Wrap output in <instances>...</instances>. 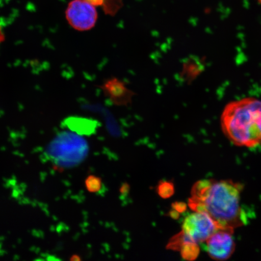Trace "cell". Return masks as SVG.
<instances>
[{
    "label": "cell",
    "mask_w": 261,
    "mask_h": 261,
    "mask_svg": "<svg viewBox=\"0 0 261 261\" xmlns=\"http://www.w3.org/2000/svg\"><path fill=\"white\" fill-rule=\"evenodd\" d=\"M179 251L181 252L182 258L187 260H193L198 256L200 247L197 243H185Z\"/></svg>",
    "instance_id": "obj_8"
},
{
    "label": "cell",
    "mask_w": 261,
    "mask_h": 261,
    "mask_svg": "<svg viewBox=\"0 0 261 261\" xmlns=\"http://www.w3.org/2000/svg\"><path fill=\"white\" fill-rule=\"evenodd\" d=\"M86 1L94 6H102L104 4V0H86Z\"/></svg>",
    "instance_id": "obj_13"
},
{
    "label": "cell",
    "mask_w": 261,
    "mask_h": 261,
    "mask_svg": "<svg viewBox=\"0 0 261 261\" xmlns=\"http://www.w3.org/2000/svg\"><path fill=\"white\" fill-rule=\"evenodd\" d=\"M243 189L242 185L227 179H201L192 189L189 207L207 214L220 228L234 230L247 222L241 200Z\"/></svg>",
    "instance_id": "obj_1"
},
{
    "label": "cell",
    "mask_w": 261,
    "mask_h": 261,
    "mask_svg": "<svg viewBox=\"0 0 261 261\" xmlns=\"http://www.w3.org/2000/svg\"><path fill=\"white\" fill-rule=\"evenodd\" d=\"M156 191L162 198H169L174 194L175 188L173 182L168 181H163L160 182L156 188Z\"/></svg>",
    "instance_id": "obj_9"
},
{
    "label": "cell",
    "mask_w": 261,
    "mask_h": 261,
    "mask_svg": "<svg viewBox=\"0 0 261 261\" xmlns=\"http://www.w3.org/2000/svg\"><path fill=\"white\" fill-rule=\"evenodd\" d=\"M169 215L173 219L177 220L179 217V213L178 212L173 210L169 212Z\"/></svg>",
    "instance_id": "obj_14"
},
{
    "label": "cell",
    "mask_w": 261,
    "mask_h": 261,
    "mask_svg": "<svg viewBox=\"0 0 261 261\" xmlns=\"http://www.w3.org/2000/svg\"><path fill=\"white\" fill-rule=\"evenodd\" d=\"M233 233V229L218 228L205 241V249L212 259L226 260L232 255L236 250Z\"/></svg>",
    "instance_id": "obj_6"
},
{
    "label": "cell",
    "mask_w": 261,
    "mask_h": 261,
    "mask_svg": "<svg viewBox=\"0 0 261 261\" xmlns=\"http://www.w3.org/2000/svg\"><path fill=\"white\" fill-rule=\"evenodd\" d=\"M86 185L88 191L96 193L102 189V180L96 176L90 175L86 179Z\"/></svg>",
    "instance_id": "obj_10"
},
{
    "label": "cell",
    "mask_w": 261,
    "mask_h": 261,
    "mask_svg": "<svg viewBox=\"0 0 261 261\" xmlns=\"http://www.w3.org/2000/svg\"><path fill=\"white\" fill-rule=\"evenodd\" d=\"M88 151L87 142L80 135L64 132L52 140L45 154L58 167L69 168L83 162L86 158Z\"/></svg>",
    "instance_id": "obj_3"
},
{
    "label": "cell",
    "mask_w": 261,
    "mask_h": 261,
    "mask_svg": "<svg viewBox=\"0 0 261 261\" xmlns=\"http://www.w3.org/2000/svg\"><path fill=\"white\" fill-rule=\"evenodd\" d=\"M257 2H258L260 3V4H261V0H257Z\"/></svg>",
    "instance_id": "obj_17"
},
{
    "label": "cell",
    "mask_w": 261,
    "mask_h": 261,
    "mask_svg": "<svg viewBox=\"0 0 261 261\" xmlns=\"http://www.w3.org/2000/svg\"><path fill=\"white\" fill-rule=\"evenodd\" d=\"M71 260H80V259L79 258V257H78L77 256H73L72 257V258L71 259Z\"/></svg>",
    "instance_id": "obj_16"
},
{
    "label": "cell",
    "mask_w": 261,
    "mask_h": 261,
    "mask_svg": "<svg viewBox=\"0 0 261 261\" xmlns=\"http://www.w3.org/2000/svg\"><path fill=\"white\" fill-rule=\"evenodd\" d=\"M173 210L178 212V213H184L186 210H187V205L184 203H181V202H175L172 205Z\"/></svg>",
    "instance_id": "obj_12"
},
{
    "label": "cell",
    "mask_w": 261,
    "mask_h": 261,
    "mask_svg": "<svg viewBox=\"0 0 261 261\" xmlns=\"http://www.w3.org/2000/svg\"><path fill=\"white\" fill-rule=\"evenodd\" d=\"M64 125L77 135L89 136L96 132L97 123L93 120L73 117L65 120Z\"/></svg>",
    "instance_id": "obj_7"
},
{
    "label": "cell",
    "mask_w": 261,
    "mask_h": 261,
    "mask_svg": "<svg viewBox=\"0 0 261 261\" xmlns=\"http://www.w3.org/2000/svg\"><path fill=\"white\" fill-rule=\"evenodd\" d=\"M222 130L234 145L247 148L261 145V100L246 97L225 107Z\"/></svg>",
    "instance_id": "obj_2"
},
{
    "label": "cell",
    "mask_w": 261,
    "mask_h": 261,
    "mask_svg": "<svg viewBox=\"0 0 261 261\" xmlns=\"http://www.w3.org/2000/svg\"><path fill=\"white\" fill-rule=\"evenodd\" d=\"M5 40V36L3 35L1 28H0V43Z\"/></svg>",
    "instance_id": "obj_15"
},
{
    "label": "cell",
    "mask_w": 261,
    "mask_h": 261,
    "mask_svg": "<svg viewBox=\"0 0 261 261\" xmlns=\"http://www.w3.org/2000/svg\"><path fill=\"white\" fill-rule=\"evenodd\" d=\"M218 228L215 221L203 212H194L185 218L182 232L187 243L203 244Z\"/></svg>",
    "instance_id": "obj_4"
},
{
    "label": "cell",
    "mask_w": 261,
    "mask_h": 261,
    "mask_svg": "<svg viewBox=\"0 0 261 261\" xmlns=\"http://www.w3.org/2000/svg\"><path fill=\"white\" fill-rule=\"evenodd\" d=\"M186 243L185 238L182 231L181 232L176 234L175 236L172 238L167 246V249L179 251L181 247L184 243Z\"/></svg>",
    "instance_id": "obj_11"
},
{
    "label": "cell",
    "mask_w": 261,
    "mask_h": 261,
    "mask_svg": "<svg viewBox=\"0 0 261 261\" xmlns=\"http://www.w3.org/2000/svg\"><path fill=\"white\" fill-rule=\"evenodd\" d=\"M65 16L75 30L87 31L95 25L97 12L95 6L86 0H72L68 5Z\"/></svg>",
    "instance_id": "obj_5"
}]
</instances>
